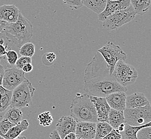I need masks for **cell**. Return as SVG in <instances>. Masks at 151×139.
<instances>
[{"label": "cell", "mask_w": 151, "mask_h": 139, "mask_svg": "<svg viewBox=\"0 0 151 139\" xmlns=\"http://www.w3.org/2000/svg\"><path fill=\"white\" fill-rule=\"evenodd\" d=\"M84 73V90L88 95L105 97L111 93L128 90L110 75L105 59L98 52L87 64Z\"/></svg>", "instance_id": "1"}, {"label": "cell", "mask_w": 151, "mask_h": 139, "mask_svg": "<svg viewBox=\"0 0 151 139\" xmlns=\"http://www.w3.org/2000/svg\"><path fill=\"white\" fill-rule=\"evenodd\" d=\"M2 33L9 41L19 48L23 44L29 42L33 35V25L20 12L15 23H7Z\"/></svg>", "instance_id": "2"}, {"label": "cell", "mask_w": 151, "mask_h": 139, "mask_svg": "<svg viewBox=\"0 0 151 139\" xmlns=\"http://www.w3.org/2000/svg\"><path fill=\"white\" fill-rule=\"evenodd\" d=\"M71 116L77 122H98L96 108L87 93L76 94L70 107Z\"/></svg>", "instance_id": "3"}, {"label": "cell", "mask_w": 151, "mask_h": 139, "mask_svg": "<svg viewBox=\"0 0 151 139\" xmlns=\"http://www.w3.org/2000/svg\"><path fill=\"white\" fill-rule=\"evenodd\" d=\"M35 90L32 83L26 79L12 90L10 107L21 109L30 107Z\"/></svg>", "instance_id": "4"}, {"label": "cell", "mask_w": 151, "mask_h": 139, "mask_svg": "<svg viewBox=\"0 0 151 139\" xmlns=\"http://www.w3.org/2000/svg\"><path fill=\"white\" fill-rule=\"evenodd\" d=\"M136 15L130 4L127 8L119 10L108 16L103 21L102 26L108 31L117 29L133 20Z\"/></svg>", "instance_id": "5"}, {"label": "cell", "mask_w": 151, "mask_h": 139, "mask_svg": "<svg viewBox=\"0 0 151 139\" xmlns=\"http://www.w3.org/2000/svg\"><path fill=\"white\" fill-rule=\"evenodd\" d=\"M111 75L119 84L127 87L135 82L138 77V72L131 65L119 60L115 64Z\"/></svg>", "instance_id": "6"}, {"label": "cell", "mask_w": 151, "mask_h": 139, "mask_svg": "<svg viewBox=\"0 0 151 139\" xmlns=\"http://www.w3.org/2000/svg\"><path fill=\"white\" fill-rule=\"evenodd\" d=\"M125 123L132 126H141L151 122V105L125 108L123 110Z\"/></svg>", "instance_id": "7"}, {"label": "cell", "mask_w": 151, "mask_h": 139, "mask_svg": "<svg viewBox=\"0 0 151 139\" xmlns=\"http://www.w3.org/2000/svg\"><path fill=\"white\" fill-rule=\"evenodd\" d=\"M98 52L105 59L111 75L113 72L117 61H124L127 58V54L119 46L115 44L111 41H108L104 46L98 49Z\"/></svg>", "instance_id": "8"}, {"label": "cell", "mask_w": 151, "mask_h": 139, "mask_svg": "<svg viewBox=\"0 0 151 139\" xmlns=\"http://www.w3.org/2000/svg\"><path fill=\"white\" fill-rule=\"evenodd\" d=\"M26 79L25 73L21 69L12 67L4 70L1 86L6 90H13Z\"/></svg>", "instance_id": "9"}, {"label": "cell", "mask_w": 151, "mask_h": 139, "mask_svg": "<svg viewBox=\"0 0 151 139\" xmlns=\"http://www.w3.org/2000/svg\"><path fill=\"white\" fill-rule=\"evenodd\" d=\"M130 4V0H107L105 9L98 14V19L103 22L108 16L114 12L125 9Z\"/></svg>", "instance_id": "10"}, {"label": "cell", "mask_w": 151, "mask_h": 139, "mask_svg": "<svg viewBox=\"0 0 151 139\" xmlns=\"http://www.w3.org/2000/svg\"><path fill=\"white\" fill-rule=\"evenodd\" d=\"M91 101L96 108L98 122H107L108 115L111 107L105 97H99L89 95Z\"/></svg>", "instance_id": "11"}, {"label": "cell", "mask_w": 151, "mask_h": 139, "mask_svg": "<svg viewBox=\"0 0 151 139\" xmlns=\"http://www.w3.org/2000/svg\"><path fill=\"white\" fill-rule=\"evenodd\" d=\"M96 123L77 122L76 127V139H94L96 134Z\"/></svg>", "instance_id": "12"}, {"label": "cell", "mask_w": 151, "mask_h": 139, "mask_svg": "<svg viewBox=\"0 0 151 139\" xmlns=\"http://www.w3.org/2000/svg\"><path fill=\"white\" fill-rule=\"evenodd\" d=\"M77 122L71 116H62L56 125V130L58 132L61 139L70 132H75Z\"/></svg>", "instance_id": "13"}, {"label": "cell", "mask_w": 151, "mask_h": 139, "mask_svg": "<svg viewBox=\"0 0 151 139\" xmlns=\"http://www.w3.org/2000/svg\"><path fill=\"white\" fill-rule=\"evenodd\" d=\"M127 95L124 92H116L106 96L108 104L111 109L118 111H123L125 109Z\"/></svg>", "instance_id": "14"}, {"label": "cell", "mask_w": 151, "mask_h": 139, "mask_svg": "<svg viewBox=\"0 0 151 139\" xmlns=\"http://www.w3.org/2000/svg\"><path fill=\"white\" fill-rule=\"evenodd\" d=\"M19 9L14 4L3 5L0 6V20L8 23H15L20 13Z\"/></svg>", "instance_id": "15"}, {"label": "cell", "mask_w": 151, "mask_h": 139, "mask_svg": "<svg viewBox=\"0 0 151 139\" xmlns=\"http://www.w3.org/2000/svg\"><path fill=\"white\" fill-rule=\"evenodd\" d=\"M149 103L150 102L148 99L146 97L143 93L136 92L127 96L125 100V108L143 107Z\"/></svg>", "instance_id": "16"}, {"label": "cell", "mask_w": 151, "mask_h": 139, "mask_svg": "<svg viewBox=\"0 0 151 139\" xmlns=\"http://www.w3.org/2000/svg\"><path fill=\"white\" fill-rule=\"evenodd\" d=\"M29 126V124L28 121L26 119H24L19 124L15 125L14 126L11 128L5 134L0 133V135L4 139H16L23 132L27 130Z\"/></svg>", "instance_id": "17"}, {"label": "cell", "mask_w": 151, "mask_h": 139, "mask_svg": "<svg viewBox=\"0 0 151 139\" xmlns=\"http://www.w3.org/2000/svg\"><path fill=\"white\" fill-rule=\"evenodd\" d=\"M107 122L113 128L117 130L120 125L125 123L123 111H118L111 108L108 115Z\"/></svg>", "instance_id": "18"}, {"label": "cell", "mask_w": 151, "mask_h": 139, "mask_svg": "<svg viewBox=\"0 0 151 139\" xmlns=\"http://www.w3.org/2000/svg\"><path fill=\"white\" fill-rule=\"evenodd\" d=\"M151 126V122L141 126H132L125 123V127L124 130L119 132L122 139H137V133L140 128L146 126Z\"/></svg>", "instance_id": "19"}, {"label": "cell", "mask_w": 151, "mask_h": 139, "mask_svg": "<svg viewBox=\"0 0 151 139\" xmlns=\"http://www.w3.org/2000/svg\"><path fill=\"white\" fill-rule=\"evenodd\" d=\"M81 2L83 6L99 14L105 9L107 0H81Z\"/></svg>", "instance_id": "20"}, {"label": "cell", "mask_w": 151, "mask_h": 139, "mask_svg": "<svg viewBox=\"0 0 151 139\" xmlns=\"http://www.w3.org/2000/svg\"><path fill=\"white\" fill-rule=\"evenodd\" d=\"M20 109L15 107H10L6 111L4 115V118L8 119L12 123L18 124L20 123L23 117V113Z\"/></svg>", "instance_id": "21"}, {"label": "cell", "mask_w": 151, "mask_h": 139, "mask_svg": "<svg viewBox=\"0 0 151 139\" xmlns=\"http://www.w3.org/2000/svg\"><path fill=\"white\" fill-rule=\"evenodd\" d=\"M130 3L136 14L143 15L149 10L151 0H130Z\"/></svg>", "instance_id": "22"}, {"label": "cell", "mask_w": 151, "mask_h": 139, "mask_svg": "<svg viewBox=\"0 0 151 139\" xmlns=\"http://www.w3.org/2000/svg\"><path fill=\"white\" fill-rule=\"evenodd\" d=\"M112 129V127L107 122H96L94 139H104Z\"/></svg>", "instance_id": "23"}, {"label": "cell", "mask_w": 151, "mask_h": 139, "mask_svg": "<svg viewBox=\"0 0 151 139\" xmlns=\"http://www.w3.org/2000/svg\"><path fill=\"white\" fill-rule=\"evenodd\" d=\"M35 53V45L29 42L23 44L19 48V54L22 56L32 57Z\"/></svg>", "instance_id": "24"}, {"label": "cell", "mask_w": 151, "mask_h": 139, "mask_svg": "<svg viewBox=\"0 0 151 139\" xmlns=\"http://www.w3.org/2000/svg\"><path fill=\"white\" fill-rule=\"evenodd\" d=\"M38 120L40 125L44 127H48L52 124L53 117L50 111H46L38 115Z\"/></svg>", "instance_id": "25"}, {"label": "cell", "mask_w": 151, "mask_h": 139, "mask_svg": "<svg viewBox=\"0 0 151 139\" xmlns=\"http://www.w3.org/2000/svg\"><path fill=\"white\" fill-rule=\"evenodd\" d=\"M12 90H9L8 93L0 97V107L1 111L2 112L10 106L11 99H12Z\"/></svg>", "instance_id": "26"}, {"label": "cell", "mask_w": 151, "mask_h": 139, "mask_svg": "<svg viewBox=\"0 0 151 139\" xmlns=\"http://www.w3.org/2000/svg\"><path fill=\"white\" fill-rule=\"evenodd\" d=\"M6 62L10 67L15 66L16 62L18 58V54L15 50H9L7 51L6 55Z\"/></svg>", "instance_id": "27"}, {"label": "cell", "mask_w": 151, "mask_h": 139, "mask_svg": "<svg viewBox=\"0 0 151 139\" xmlns=\"http://www.w3.org/2000/svg\"><path fill=\"white\" fill-rule=\"evenodd\" d=\"M137 139H151V126L140 128L137 133Z\"/></svg>", "instance_id": "28"}, {"label": "cell", "mask_w": 151, "mask_h": 139, "mask_svg": "<svg viewBox=\"0 0 151 139\" xmlns=\"http://www.w3.org/2000/svg\"><path fill=\"white\" fill-rule=\"evenodd\" d=\"M15 125L10 122L8 119L3 118V119L0 122V133L5 134Z\"/></svg>", "instance_id": "29"}, {"label": "cell", "mask_w": 151, "mask_h": 139, "mask_svg": "<svg viewBox=\"0 0 151 139\" xmlns=\"http://www.w3.org/2000/svg\"><path fill=\"white\" fill-rule=\"evenodd\" d=\"M56 58V56L54 52H47L43 55L42 57V61L44 65L46 66H50L53 64L54 61L55 60Z\"/></svg>", "instance_id": "30"}, {"label": "cell", "mask_w": 151, "mask_h": 139, "mask_svg": "<svg viewBox=\"0 0 151 139\" xmlns=\"http://www.w3.org/2000/svg\"><path fill=\"white\" fill-rule=\"evenodd\" d=\"M32 62V58L29 57H25V56H22L18 58L16 62L15 67L18 69H22V67L24 65L27 63H31Z\"/></svg>", "instance_id": "31"}, {"label": "cell", "mask_w": 151, "mask_h": 139, "mask_svg": "<svg viewBox=\"0 0 151 139\" xmlns=\"http://www.w3.org/2000/svg\"><path fill=\"white\" fill-rule=\"evenodd\" d=\"M64 4L73 9L77 10L83 6L81 0H62Z\"/></svg>", "instance_id": "32"}, {"label": "cell", "mask_w": 151, "mask_h": 139, "mask_svg": "<svg viewBox=\"0 0 151 139\" xmlns=\"http://www.w3.org/2000/svg\"><path fill=\"white\" fill-rule=\"evenodd\" d=\"M105 139H121V135L119 133V130L113 128L112 130L106 136L104 137Z\"/></svg>", "instance_id": "33"}, {"label": "cell", "mask_w": 151, "mask_h": 139, "mask_svg": "<svg viewBox=\"0 0 151 139\" xmlns=\"http://www.w3.org/2000/svg\"><path fill=\"white\" fill-rule=\"evenodd\" d=\"M4 40L2 38H1L0 39V57H3L4 56H6V49H7V45H6V46H4L3 45L4 44Z\"/></svg>", "instance_id": "34"}, {"label": "cell", "mask_w": 151, "mask_h": 139, "mask_svg": "<svg viewBox=\"0 0 151 139\" xmlns=\"http://www.w3.org/2000/svg\"><path fill=\"white\" fill-rule=\"evenodd\" d=\"M33 69V67L31 63H27L24 65L22 68V70L24 73H29Z\"/></svg>", "instance_id": "35"}, {"label": "cell", "mask_w": 151, "mask_h": 139, "mask_svg": "<svg viewBox=\"0 0 151 139\" xmlns=\"http://www.w3.org/2000/svg\"><path fill=\"white\" fill-rule=\"evenodd\" d=\"M50 139H61V137L60 136L58 132L56 130H52V133L50 134Z\"/></svg>", "instance_id": "36"}, {"label": "cell", "mask_w": 151, "mask_h": 139, "mask_svg": "<svg viewBox=\"0 0 151 139\" xmlns=\"http://www.w3.org/2000/svg\"><path fill=\"white\" fill-rule=\"evenodd\" d=\"M63 139H76L75 133L70 132L69 133L67 134L64 136Z\"/></svg>", "instance_id": "37"}, {"label": "cell", "mask_w": 151, "mask_h": 139, "mask_svg": "<svg viewBox=\"0 0 151 139\" xmlns=\"http://www.w3.org/2000/svg\"><path fill=\"white\" fill-rule=\"evenodd\" d=\"M7 23L8 22H6V21L0 20V33L3 32Z\"/></svg>", "instance_id": "38"}, {"label": "cell", "mask_w": 151, "mask_h": 139, "mask_svg": "<svg viewBox=\"0 0 151 139\" xmlns=\"http://www.w3.org/2000/svg\"><path fill=\"white\" fill-rule=\"evenodd\" d=\"M4 71V67L1 64H0V85H1L2 79L3 77Z\"/></svg>", "instance_id": "39"}, {"label": "cell", "mask_w": 151, "mask_h": 139, "mask_svg": "<svg viewBox=\"0 0 151 139\" xmlns=\"http://www.w3.org/2000/svg\"><path fill=\"white\" fill-rule=\"evenodd\" d=\"M26 138L25 136H20V135L19 136H18L16 139H26Z\"/></svg>", "instance_id": "40"}, {"label": "cell", "mask_w": 151, "mask_h": 139, "mask_svg": "<svg viewBox=\"0 0 151 139\" xmlns=\"http://www.w3.org/2000/svg\"><path fill=\"white\" fill-rule=\"evenodd\" d=\"M0 139H4V138H3V137L2 136H1V135H0Z\"/></svg>", "instance_id": "41"}, {"label": "cell", "mask_w": 151, "mask_h": 139, "mask_svg": "<svg viewBox=\"0 0 151 139\" xmlns=\"http://www.w3.org/2000/svg\"><path fill=\"white\" fill-rule=\"evenodd\" d=\"M0 97H1V96H0ZM0 112H1V107H0Z\"/></svg>", "instance_id": "42"}]
</instances>
